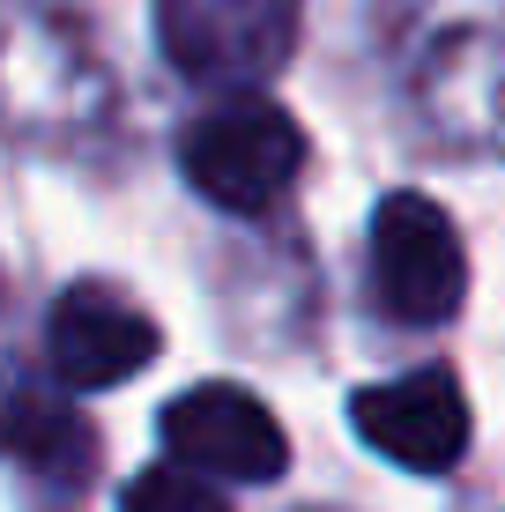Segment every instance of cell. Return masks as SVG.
<instances>
[{
    "label": "cell",
    "instance_id": "1",
    "mask_svg": "<svg viewBox=\"0 0 505 512\" xmlns=\"http://www.w3.org/2000/svg\"><path fill=\"white\" fill-rule=\"evenodd\" d=\"M179 171L194 179L201 201L231 208V216H260L290 193V179L305 171V134L283 104L231 90V104L201 112L179 134Z\"/></svg>",
    "mask_w": 505,
    "mask_h": 512
},
{
    "label": "cell",
    "instance_id": "2",
    "mask_svg": "<svg viewBox=\"0 0 505 512\" xmlns=\"http://www.w3.org/2000/svg\"><path fill=\"white\" fill-rule=\"evenodd\" d=\"M156 45L201 90H253L298 52V0H156Z\"/></svg>",
    "mask_w": 505,
    "mask_h": 512
},
{
    "label": "cell",
    "instance_id": "3",
    "mask_svg": "<svg viewBox=\"0 0 505 512\" xmlns=\"http://www.w3.org/2000/svg\"><path fill=\"white\" fill-rule=\"evenodd\" d=\"M372 297L394 327H446L468 297V253L439 201L387 193L372 208Z\"/></svg>",
    "mask_w": 505,
    "mask_h": 512
},
{
    "label": "cell",
    "instance_id": "4",
    "mask_svg": "<svg viewBox=\"0 0 505 512\" xmlns=\"http://www.w3.org/2000/svg\"><path fill=\"white\" fill-rule=\"evenodd\" d=\"M171 461L216 475V483H275L290 468V438L246 386H194L164 409Z\"/></svg>",
    "mask_w": 505,
    "mask_h": 512
},
{
    "label": "cell",
    "instance_id": "5",
    "mask_svg": "<svg viewBox=\"0 0 505 512\" xmlns=\"http://www.w3.org/2000/svg\"><path fill=\"white\" fill-rule=\"evenodd\" d=\"M350 423L372 453H387L394 468H416V475H446L468 453V394L439 364L350 394Z\"/></svg>",
    "mask_w": 505,
    "mask_h": 512
},
{
    "label": "cell",
    "instance_id": "6",
    "mask_svg": "<svg viewBox=\"0 0 505 512\" xmlns=\"http://www.w3.org/2000/svg\"><path fill=\"white\" fill-rule=\"evenodd\" d=\"M45 349H52V372L75 394H97V386L134 379L156 357V320L142 305H127L119 290H104V282H82V290H67L52 305Z\"/></svg>",
    "mask_w": 505,
    "mask_h": 512
},
{
    "label": "cell",
    "instance_id": "7",
    "mask_svg": "<svg viewBox=\"0 0 505 512\" xmlns=\"http://www.w3.org/2000/svg\"><path fill=\"white\" fill-rule=\"evenodd\" d=\"M8 423H15V431H8V453H15L30 475H38V483L82 490V475H90V461H97V438L82 431V416L45 409V401H23Z\"/></svg>",
    "mask_w": 505,
    "mask_h": 512
},
{
    "label": "cell",
    "instance_id": "8",
    "mask_svg": "<svg viewBox=\"0 0 505 512\" xmlns=\"http://www.w3.org/2000/svg\"><path fill=\"white\" fill-rule=\"evenodd\" d=\"M119 512H231L223 505V490L208 483L201 468L171 461V468H142L127 483V498H119Z\"/></svg>",
    "mask_w": 505,
    "mask_h": 512
}]
</instances>
